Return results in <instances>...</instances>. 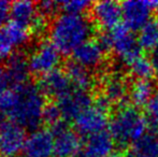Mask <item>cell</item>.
<instances>
[{
  "label": "cell",
  "instance_id": "cell-1",
  "mask_svg": "<svg viewBox=\"0 0 158 157\" xmlns=\"http://www.w3.org/2000/svg\"><path fill=\"white\" fill-rule=\"evenodd\" d=\"M46 107L45 97L39 86L26 83L6 90L0 100V114L28 129H39Z\"/></svg>",
  "mask_w": 158,
  "mask_h": 157
},
{
  "label": "cell",
  "instance_id": "cell-2",
  "mask_svg": "<svg viewBox=\"0 0 158 157\" xmlns=\"http://www.w3.org/2000/svg\"><path fill=\"white\" fill-rule=\"evenodd\" d=\"M93 25L83 15L63 13L50 26V39L60 54H72L79 46L90 40Z\"/></svg>",
  "mask_w": 158,
  "mask_h": 157
},
{
  "label": "cell",
  "instance_id": "cell-3",
  "mask_svg": "<svg viewBox=\"0 0 158 157\" xmlns=\"http://www.w3.org/2000/svg\"><path fill=\"white\" fill-rule=\"evenodd\" d=\"M148 124L144 114L133 105H122L110 119V134L115 144L121 147H132L146 134Z\"/></svg>",
  "mask_w": 158,
  "mask_h": 157
},
{
  "label": "cell",
  "instance_id": "cell-4",
  "mask_svg": "<svg viewBox=\"0 0 158 157\" xmlns=\"http://www.w3.org/2000/svg\"><path fill=\"white\" fill-rule=\"evenodd\" d=\"M98 42L104 51H112L119 60L126 65H129L141 55L138 38L125 25H119L113 30L106 31L99 37Z\"/></svg>",
  "mask_w": 158,
  "mask_h": 157
},
{
  "label": "cell",
  "instance_id": "cell-5",
  "mask_svg": "<svg viewBox=\"0 0 158 157\" xmlns=\"http://www.w3.org/2000/svg\"><path fill=\"white\" fill-rule=\"evenodd\" d=\"M109 108L110 103L103 97L101 96L98 98L93 103V105H90L74 119V127L77 134L88 138L90 136L106 131L104 129L110 124Z\"/></svg>",
  "mask_w": 158,
  "mask_h": 157
},
{
  "label": "cell",
  "instance_id": "cell-6",
  "mask_svg": "<svg viewBox=\"0 0 158 157\" xmlns=\"http://www.w3.org/2000/svg\"><path fill=\"white\" fill-rule=\"evenodd\" d=\"M25 128L11 119L0 121V155L17 157L24 151L26 142Z\"/></svg>",
  "mask_w": 158,
  "mask_h": 157
},
{
  "label": "cell",
  "instance_id": "cell-7",
  "mask_svg": "<svg viewBox=\"0 0 158 157\" xmlns=\"http://www.w3.org/2000/svg\"><path fill=\"white\" fill-rule=\"evenodd\" d=\"M30 72L35 76H45L57 69L60 63V53L51 41L39 43L28 57Z\"/></svg>",
  "mask_w": 158,
  "mask_h": 157
},
{
  "label": "cell",
  "instance_id": "cell-8",
  "mask_svg": "<svg viewBox=\"0 0 158 157\" xmlns=\"http://www.w3.org/2000/svg\"><path fill=\"white\" fill-rule=\"evenodd\" d=\"M30 40L28 27L14 22L6 24L0 28V60H8L15 48L25 46Z\"/></svg>",
  "mask_w": 158,
  "mask_h": 157
},
{
  "label": "cell",
  "instance_id": "cell-9",
  "mask_svg": "<svg viewBox=\"0 0 158 157\" xmlns=\"http://www.w3.org/2000/svg\"><path fill=\"white\" fill-rule=\"evenodd\" d=\"M54 134V155L56 157H77L80 153L81 139L77 132L68 127L64 122H59L52 127Z\"/></svg>",
  "mask_w": 158,
  "mask_h": 157
},
{
  "label": "cell",
  "instance_id": "cell-10",
  "mask_svg": "<svg viewBox=\"0 0 158 157\" xmlns=\"http://www.w3.org/2000/svg\"><path fill=\"white\" fill-rule=\"evenodd\" d=\"M153 6L151 1L131 0L122 3L123 19L127 28L135 31L141 30L148 23L151 22V15L153 12Z\"/></svg>",
  "mask_w": 158,
  "mask_h": 157
},
{
  "label": "cell",
  "instance_id": "cell-11",
  "mask_svg": "<svg viewBox=\"0 0 158 157\" xmlns=\"http://www.w3.org/2000/svg\"><path fill=\"white\" fill-rule=\"evenodd\" d=\"M92 14L99 27L110 31L119 26V22L123 19L122 4L112 0L98 1L93 6Z\"/></svg>",
  "mask_w": 158,
  "mask_h": 157
},
{
  "label": "cell",
  "instance_id": "cell-12",
  "mask_svg": "<svg viewBox=\"0 0 158 157\" xmlns=\"http://www.w3.org/2000/svg\"><path fill=\"white\" fill-rule=\"evenodd\" d=\"M58 105L63 118L66 121H74L80 114L93 105V98L87 92L72 89L66 96L58 99Z\"/></svg>",
  "mask_w": 158,
  "mask_h": 157
},
{
  "label": "cell",
  "instance_id": "cell-13",
  "mask_svg": "<svg viewBox=\"0 0 158 157\" xmlns=\"http://www.w3.org/2000/svg\"><path fill=\"white\" fill-rule=\"evenodd\" d=\"M25 157H51L54 154V134L48 129H35L27 137L24 147Z\"/></svg>",
  "mask_w": 158,
  "mask_h": 157
},
{
  "label": "cell",
  "instance_id": "cell-14",
  "mask_svg": "<svg viewBox=\"0 0 158 157\" xmlns=\"http://www.w3.org/2000/svg\"><path fill=\"white\" fill-rule=\"evenodd\" d=\"M114 144L110 132L102 131L88 137L77 157H109L113 154Z\"/></svg>",
  "mask_w": 158,
  "mask_h": 157
},
{
  "label": "cell",
  "instance_id": "cell-15",
  "mask_svg": "<svg viewBox=\"0 0 158 157\" xmlns=\"http://www.w3.org/2000/svg\"><path fill=\"white\" fill-rule=\"evenodd\" d=\"M75 63L87 69L98 68L103 64L106 51L101 44L95 40H88L72 53Z\"/></svg>",
  "mask_w": 158,
  "mask_h": 157
},
{
  "label": "cell",
  "instance_id": "cell-16",
  "mask_svg": "<svg viewBox=\"0 0 158 157\" xmlns=\"http://www.w3.org/2000/svg\"><path fill=\"white\" fill-rule=\"evenodd\" d=\"M39 87L44 95L60 99L72 90V84L66 72L56 69L42 76Z\"/></svg>",
  "mask_w": 158,
  "mask_h": 157
},
{
  "label": "cell",
  "instance_id": "cell-17",
  "mask_svg": "<svg viewBox=\"0 0 158 157\" xmlns=\"http://www.w3.org/2000/svg\"><path fill=\"white\" fill-rule=\"evenodd\" d=\"M30 69L28 58L23 53L15 52L10 58L6 60V74L8 83L13 87L22 86L28 83Z\"/></svg>",
  "mask_w": 158,
  "mask_h": 157
},
{
  "label": "cell",
  "instance_id": "cell-18",
  "mask_svg": "<svg viewBox=\"0 0 158 157\" xmlns=\"http://www.w3.org/2000/svg\"><path fill=\"white\" fill-rule=\"evenodd\" d=\"M126 80L119 74H112L104 79L102 84V97L110 105L122 103L129 93Z\"/></svg>",
  "mask_w": 158,
  "mask_h": 157
},
{
  "label": "cell",
  "instance_id": "cell-19",
  "mask_svg": "<svg viewBox=\"0 0 158 157\" xmlns=\"http://www.w3.org/2000/svg\"><path fill=\"white\" fill-rule=\"evenodd\" d=\"M66 73L72 86L77 90L88 92L94 85V76L89 69L83 67L75 61H71L67 65Z\"/></svg>",
  "mask_w": 158,
  "mask_h": 157
},
{
  "label": "cell",
  "instance_id": "cell-20",
  "mask_svg": "<svg viewBox=\"0 0 158 157\" xmlns=\"http://www.w3.org/2000/svg\"><path fill=\"white\" fill-rule=\"evenodd\" d=\"M38 9L35 4L27 0H19L10 6V17L12 22L22 26H31L38 15Z\"/></svg>",
  "mask_w": 158,
  "mask_h": 157
},
{
  "label": "cell",
  "instance_id": "cell-21",
  "mask_svg": "<svg viewBox=\"0 0 158 157\" xmlns=\"http://www.w3.org/2000/svg\"><path fill=\"white\" fill-rule=\"evenodd\" d=\"M155 93V85L151 80H138L131 85L129 97L133 105L145 107Z\"/></svg>",
  "mask_w": 158,
  "mask_h": 157
},
{
  "label": "cell",
  "instance_id": "cell-22",
  "mask_svg": "<svg viewBox=\"0 0 158 157\" xmlns=\"http://www.w3.org/2000/svg\"><path fill=\"white\" fill-rule=\"evenodd\" d=\"M129 157H158V137L146 134L131 147Z\"/></svg>",
  "mask_w": 158,
  "mask_h": 157
},
{
  "label": "cell",
  "instance_id": "cell-23",
  "mask_svg": "<svg viewBox=\"0 0 158 157\" xmlns=\"http://www.w3.org/2000/svg\"><path fill=\"white\" fill-rule=\"evenodd\" d=\"M138 42L141 50L151 51L158 46V23L151 21L139 32Z\"/></svg>",
  "mask_w": 158,
  "mask_h": 157
},
{
  "label": "cell",
  "instance_id": "cell-24",
  "mask_svg": "<svg viewBox=\"0 0 158 157\" xmlns=\"http://www.w3.org/2000/svg\"><path fill=\"white\" fill-rule=\"evenodd\" d=\"M128 66L131 76H135L137 81L138 80H151L155 74V69L151 60L142 55L137 57Z\"/></svg>",
  "mask_w": 158,
  "mask_h": 157
},
{
  "label": "cell",
  "instance_id": "cell-25",
  "mask_svg": "<svg viewBox=\"0 0 158 157\" xmlns=\"http://www.w3.org/2000/svg\"><path fill=\"white\" fill-rule=\"evenodd\" d=\"M144 116L148 121V126L154 130H158V90L145 105Z\"/></svg>",
  "mask_w": 158,
  "mask_h": 157
},
{
  "label": "cell",
  "instance_id": "cell-26",
  "mask_svg": "<svg viewBox=\"0 0 158 157\" xmlns=\"http://www.w3.org/2000/svg\"><path fill=\"white\" fill-rule=\"evenodd\" d=\"M59 6L64 13L82 15V13L85 12L92 6V2L87 0H66V1L59 2Z\"/></svg>",
  "mask_w": 158,
  "mask_h": 157
},
{
  "label": "cell",
  "instance_id": "cell-27",
  "mask_svg": "<svg viewBox=\"0 0 158 157\" xmlns=\"http://www.w3.org/2000/svg\"><path fill=\"white\" fill-rule=\"evenodd\" d=\"M63 118L60 113V110H59L58 105H54V103H51V105H46L45 109L43 112V122H45L46 124L53 127L54 125L58 124L60 121V118Z\"/></svg>",
  "mask_w": 158,
  "mask_h": 157
},
{
  "label": "cell",
  "instance_id": "cell-28",
  "mask_svg": "<svg viewBox=\"0 0 158 157\" xmlns=\"http://www.w3.org/2000/svg\"><path fill=\"white\" fill-rule=\"evenodd\" d=\"M37 9L39 14L48 19V17H52L53 15L56 14L57 11L60 9V6H59V2L52 1V0H45V1L39 2Z\"/></svg>",
  "mask_w": 158,
  "mask_h": 157
},
{
  "label": "cell",
  "instance_id": "cell-29",
  "mask_svg": "<svg viewBox=\"0 0 158 157\" xmlns=\"http://www.w3.org/2000/svg\"><path fill=\"white\" fill-rule=\"evenodd\" d=\"M31 28L35 34H37V35L43 34L46 28H48V19L38 13L37 17H35L33 23L31 24Z\"/></svg>",
  "mask_w": 158,
  "mask_h": 157
},
{
  "label": "cell",
  "instance_id": "cell-30",
  "mask_svg": "<svg viewBox=\"0 0 158 157\" xmlns=\"http://www.w3.org/2000/svg\"><path fill=\"white\" fill-rule=\"evenodd\" d=\"M10 6L6 1L0 0V28L6 25V19L10 16Z\"/></svg>",
  "mask_w": 158,
  "mask_h": 157
},
{
  "label": "cell",
  "instance_id": "cell-31",
  "mask_svg": "<svg viewBox=\"0 0 158 157\" xmlns=\"http://www.w3.org/2000/svg\"><path fill=\"white\" fill-rule=\"evenodd\" d=\"M8 83V80H6V67L2 66V64L0 63V100H1L3 94L6 92V87Z\"/></svg>",
  "mask_w": 158,
  "mask_h": 157
},
{
  "label": "cell",
  "instance_id": "cell-32",
  "mask_svg": "<svg viewBox=\"0 0 158 157\" xmlns=\"http://www.w3.org/2000/svg\"><path fill=\"white\" fill-rule=\"evenodd\" d=\"M150 60H151V63H152L153 67H154L155 72H157L158 73V46L151 52Z\"/></svg>",
  "mask_w": 158,
  "mask_h": 157
},
{
  "label": "cell",
  "instance_id": "cell-33",
  "mask_svg": "<svg viewBox=\"0 0 158 157\" xmlns=\"http://www.w3.org/2000/svg\"><path fill=\"white\" fill-rule=\"evenodd\" d=\"M109 157H124L122 154H119V153H113L111 156H109Z\"/></svg>",
  "mask_w": 158,
  "mask_h": 157
}]
</instances>
